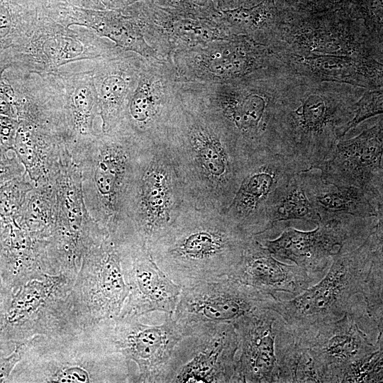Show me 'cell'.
Returning a JSON list of instances; mask_svg holds the SVG:
<instances>
[{
	"instance_id": "obj_1",
	"label": "cell",
	"mask_w": 383,
	"mask_h": 383,
	"mask_svg": "<svg viewBox=\"0 0 383 383\" xmlns=\"http://www.w3.org/2000/svg\"><path fill=\"white\" fill-rule=\"evenodd\" d=\"M179 92L182 104L164 143L189 203L223 212L238 189L250 155L201 104Z\"/></svg>"
},
{
	"instance_id": "obj_4",
	"label": "cell",
	"mask_w": 383,
	"mask_h": 383,
	"mask_svg": "<svg viewBox=\"0 0 383 383\" xmlns=\"http://www.w3.org/2000/svg\"><path fill=\"white\" fill-rule=\"evenodd\" d=\"M250 236L223 212L190 204L147 246L157 265L182 288L228 276Z\"/></svg>"
},
{
	"instance_id": "obj_35",
	"label": "cell",
	"mask_w": 383,
	"mask_h": 383,
	"mask_svg": "<svg viewBox=\"0 0 383 383\" xmlns=\"http://www.w3.org/2000/svg\"><path fill=\"white\" fill-rule=\"evenodd\" d=\"M24 347L25 345H18L13 353L0 362V382L7 379L16 364L19 362L23 353Z\"/></svg>"
},
{
	"instance_id": "obj_28",
	"label": "cell",
	"mask_w": 383,
	"mask_h": 383,
	"mask_svg": "<svg viewBox=\"0 0 383 383\" xmlns=\"http://www.w3.org/2000/svg\"><path fill=\"white\" fill-rule=\"evenodd\" d=\"M152 18L172 55L211 41L228 39L235 35L231 33L221 16L213 19L185 16H153Z\"/></svg>"
},
{
	"instance_id": "obj_24",
	"label": "cell",
	"mask_w": 383,
	"mask_h": 383,
	"mask_svg": "<svg viewBox=\"0 0 383 383\" xmlns=\"http://www.w3.org/2000/svg\"><path fill=\"white\" fill-rule=\"evenodd\" d=\"M227 277L277 300L301 294L320 278L295 264L279 261L255 235L250 236L240 262Z\"/></svg>"
},
{
	"instance_id": "obj_21",
	"label": "cell",
	"mask_w": 383,
	"mask_h": 383,
	"mask_svg": "<svg viewBox=\"0 0 383 383\" xmlns=\"http://www.w3.org/2000/svg\"><path fill=\"white\" fill-rule=\"evenodd\" d=\"M92 61L68 64L40 75L48 81L60 104L67 134V150L72 155L101 132V120L92 75Z\"/></svg>"
},
{
	"instance_id": "obj_31",
	"label": "cell",
	"mask_w": 383,
	"mask_h": 383,
	"mask_svg": "<svg viewBox=\"0 0 383 383\" xmlns=\"http://www.w3.org/2000/svg\"><path fill=\"white\" fill-rule=\"evenodd\" d=\"M21 0H0V56L16 46L31 32L36 17L20 4Z\"/></svg>"
},
{
	"instance_id": "obj_14",
	"label": "cell",
	"mask_w": 383,
	"mask_h": 383,
	"mask_svg": "<svg viewBox=\"0 0 383 383\" xmlns=\"http://www.w3.org/2000/svg\"><path fill=\"white\" fill-rule=\"evenodd\" d=\"M182 104L171 62L146 60L116 129L140 145L164 143Z\"/></svg>"
},
{
	"instance_id": "obj_19",
	"label": "cell",
	"mask_w": 383,
	"mask_h": 383,
	"mask_svg": "<svg viewBox=\"0 0 383 383\" xmlns=\"http://www.w3.org/2000/svg\"><path fill=\"white\" fill-rule=\"evenodd\" d=\"M101 323L105 351L134 362L138 382H160L176 345L185 336L172 315L156 326L143 324L134 316H118Z\"/></svg>"
},
{
	"instance_id": "obj_8",
	"label": "cell",
	"mask_w": 383,
	"mask_h": 383,
	"mask_svg": "<svg viewBox=\"0 0 383 383\" xmlns=\"http://www.w3.org/2000/svg\"><path fill=\"white\" fill-rule=\"evenodd\" d=\"M233 326L238 340L235 382L293 383L299 345L278 312L261 309Z\"/></svg>"
},
{
	"instance_id": "obj_3",
	"label": "cell",
	"mask_w": 383,
	"mask_h": 383,
	"mask_svg": "<svg viewBox=\"0 0 383 383\" xmlns=\"http://www.w3.org/2000/svg\"><path fill=\"white\" fill-rule=\"evenodd\" d=\"M366 89L295 74L277 116L279 153L304 170L316 169L347 133L356 104Z\"/></svg>"
},
{
	"instance_id": "obj_10",
	"label": "cell",
	"mask_w": 383,
	"mask_h": 383,
	"mask_svg": "<svg viewBox=\"0 0 383 383\" xmlns=\"http://www.w3.org/2000/svg\"><path fill=\"white\" fill-rule=\"evenodd\" d=\"M121 50L91 29H71L51 17L41 16L22 43L0 56V62L6 68L43 75L70 63L96 60Z\"/></svg>"
},
{
	"instance_id": "obj_26",
	"label": "cell",
	"mask_w": 383,
	"mask_h": 383,
	"mask_svg": "<svg viewBox=\"0 0 383 383\" xmlns=\"http://www.w3.org/2000/svg\"><path fill=\"white\" fill-rule=\"evenodd\" d=\"M274 54L281 67L296 75L318 81L349 84L367 89L383 87V63L372 58Z\"/></svg>"
},
{
	"instance_id": "obj_25",
	"label": "cell",
	"mask_w": 383,
	"mask_h": 383,
	"mask_svg": "<svg viewBox=\"0 0 383 383\" xmlns=\"http://www.w3.org/2000/svg\"><path fill=\"white\" fill-rule=\"evenodd\" d=\"M147 59L122 50L92 61V75L96 91L102 132L117 125L126 101L137 86Z\"/></svg>"
},
{
	"instance_id": "obj_16",
	"label": "cell",
	"mask_w": 383,
	"mask_h": 383,
	"mask_svg": "<svg viewBox=\"0 0 383 383\" xmlns=\"http://www.w3.org/2000/svg\"><path fill=\"white\" fill-rule=\"evenodd\" d=\"M238 345L232 324L193 328L176 345L160 382H235Z\"/></svg>"
},
{
	"instance_id": "obj_6",
	"label": "cell",
	"mask_w": 383,
	"mask_h": 383,
	"mask_svg": "<svg viewBox=\"0 0 383 383\" xmlns=\"http://www.w3.org/2000/svg\"><path fill=\"white\" fill-rule=\"evenodd\" d=\"M164 143L140 145L124 206V227L146 245L165 235L189 205Z\"/></svg>"
},
{
	"instance_id": "obj_5",
	"label": "cell",
	"mask_w": 383,
	"mask_h": 383,
	"mask_svg": "<svg viewBox=\"0 0 383 383\" xmlns=\"http://www.w3.org/2000/svg\"><path fill=\"white\" fill-rule=\"evenodd\" d=\"M294 76L270 67L223 82H179V89L213 115L248 154L279 153L277 116Z\"/></svg>"
},
{
	"instance_id": "obj_15",
	"label": "cell",
	"mask_w": 383,
	"mask_h": 383,
	"mask_svg": "<svg viewBox=\"0 0 383 383\" xmlns=\"http://www.w3.org/2000/svg\"><path fill=\"white\" fill-rule=\"evenodd\" d=\"M304 170L293 159L271 150L250 155L226 216L249 235L271 230L270 214L290 180Z\"/></svg>"
},
{
	"instance_id": "obj_7",
	"label": "cell",
	"mask_w": 383,
	"mask_h": 383,
	"mask_svg": "<svg viewBox=\"0 0 383 383\" xmlns=\"http://www.w3.org/2000/svg\"><path fill=\"white\" fill-rule=\"evenodd\" d=\"M141 145L116 129L101 132L72 156L87 210L108 233L124 226V206Z\"/></svg>"
},
{
	"instance_id": "obj_13",
	"label": "cell",
	"mask_w": 383,
	"mask_h": 383,
	"mask_svg": "<svg viewBox=\"0 0 383 383\" xmlns=\"http://www.w3.org/2000/svg\"><path fill=\"white\" fill-rule=\"evenodd\" d=\"M382 331L362 299L337 320L294 332L321 370L324 383H333L346 366L383 345Z\"/></svg>"
},
{
	"instance_id": "obj_32",
	"label": "cell",
	"mask_w": 383,
	"mask_h": 383,
	"mask_svg": "<svg viewBox=\"0 0 383 383\" xmlns=\"http://www.w3.org/2000/svg\"><path fill=\"white\" fill-rule=\"evenodd\" d=\"M383 379V345L341 372L338 382H379Z\"/></svg>"
},
{
	"instance_id": "obj_17",
	"label": "cell",
	"mask_w": 383,
	"mask_h": 383,
	"mask_svg": "<svg viewBox=\"0 0 383 383\" xmlns=\"http://www.w3.org/2000/svg\"><path fill=\"white\" fill-rule=\"evenodd\" d=\"M276 301L226 276L182 287L172 316L186 336L198 326L234 325L259 309H271Z\"/></svg>"
},
{
	"instance_id": "obj_34",
	"label": "cell",
	"mask_w": 383,
	"mask_h": 383,
	"mask_svg": "<svg viewBox=\"0 0 383 383\" xmlns=\"http://www.w3.org/2000/svg\"><path fill=\"white\" fill-rule=\"evenodd\" d=\"M88 372L79 367H69L59 370L51 379L52 382H89Z\"/></svg>"
},
{
	"instance_id": "obj_12",
	"label": "cell",
	"mask_w": 383,
	"mask_h": 383,
	"mask_svg": "<svg viewBox=\"0 0 383 383\" xmlns=\"http://www.w3.org/2000/svg\"><path fill=\"white\" fill-rule=\"evenodd\" d=\"M382 221L383 217L347 215L321 220L311 231L287 227L272 240L255 236L276 258L321 277L333 257L360 246Z\"/></svg>"
},
{
	"instance_id": "obj_2",
	"label": "cell",
	"mask_w": 383,
	"mask_h": 383,
	"mask_svg": "<svg viewBox=\"0 0 383 383\" xmlns=\"http://www.w3.org/2000/svg\"><path fill=\"white\" fill-rule=\"evenodd\" d=\"M383 221L358 248L333 258L316 284L287 299L277 300L278 312L294 331L337 320L361 299L383 329Z\"/></svg>"
},
{
	"instance_id": "obj_29",
	"label": "cell",
	"mask_w": 383,
	"mask_h": 383,
	"mask_svg": "<svg viewBox=\"0 0 383 383\" xmlns=\"http://www.w3.org/2000/svg\"><path fill=\"white\" fill-rule=\"evenodd\" d=\"M221 16L232 34L244 35L270 50L277 42L282 21V15L268 0L250 8L222 10Z\"/></svg>"
},
{
	"instance_id": "obj_27",
	"label": "cell",
	"mask_w": 383,
	"mask_h": 383,
	"mask_svg": "<svg viewBox=\"0 0 383 383\" xmlns=\"http://www.w3.org/2000/svg\"><path fill=\"white\" fill-rule=\"evenodd\" d=\"M300 174L320 221L347 215L383 217V206L376 204L361 189L329 182L323 179L320 170L316 168L301 171Z\"/></svg>"
},
{
	"instance_id": "obj_20",
	"label": "cell",
	"mask_w": 383,
	"mask_h": 383,
	"mask_svg": "<svg viewBox=\"0 0 383 383\" xmlns=\"http://www.w3.org/2000/svg\"><path fill=\"white\" fill-rule=\"evenodd\" d=\"M316 169L323 179L361 189L383 206V118L355 137L338 140Z\"/></svg>"
},
{
	"instance_id": "obj_23",
	"label": "cell",
	"mask_w": 383,
	"mask_h": 383,
	"mask_svg": "<svg viewBox=\"0 0 383 383\" xmlns=\"http://www.w3.org/2000/svg\"><path fill=\"white\" fill-rule=\"evenodd\" d=\"M129 293L118 316L140 318L148 313L172 315L182 291L157 265L147 245L135 240L126 266Z\"/></svg>"
},
{
	"instance_id": "obj_9",
	"label": "cell",
	"mask_w": 383,
	"mask_h": 383,
	"mask_svg": "<svg viewBox=\"0 0 383 383\" xmlns=\"http://www.w3.org/2000/svg\"><path fill=\"white\" fill-rule=\"evenodd\" d=\"M133 240L108 233L84 257L72 289L78 318L94 324L119 316L129 293L126 266Z\"/></svg>"
},
{
	"instance_id": "obj_30",
	"label": "cell",
	"mask_w": 383,
	"mask_h": 383,
	"mask_svg": "<svg viewBox=\"0 0 383 383\" xmlns=\"http://www.w3.org/2000/svg\"><path fill=\"white\" fill-rule=\"evenodd\" d=\"M296 220L314 224L320 221V217L307 194L300 172L290 180L270 214L271 229L279 222Z\"/></svg>"
},
{
	"instance_id": "obj_18",
	"label": "cell",
	"mask_w": 383,
	"mask_h": 383,
	"mask_svg": "<svg viewBox=\"0 0 383 383\" xmlns=\"http://www.w3.org/2000/svg\"><path fill=\"white\" fill-rule=\"evenodd\" d=\"M171 62L178 82L216 83L276 67L277 58L267 46L235 35L176 52Z\"/></svg>"
},
{
	"instance_id": "obj_22",
	"label": "cell",
	"mask_w": 383,
	"mask_h": 383,
	"mask_svg": "<svg viewBox=\"0 0 383 383\" xmlns=\"http://www.w3.org/2000/svg\"><path fill=\"white\" fill-rule=\"evenodd\" d=\"M54 19L67 27L72 25L88 27L117 48L135 52L148 60L170 62L168 48L149 16L63 10Z\"/></svg>"
},
{
	"instance_id": "obj_11",
	"label": "cell",
	"mask_w": 383,
	"mask_h": 383,
	"mask_svg": "<svg viewBox=\"0 0 383 383\" xmlns=\"http://www.w3.org/2000/svg\"><path fill=\"white\" fill-rule=\"evenodd\" d=\"M341 16L282 15L274 53L361 57L383 62V40L362 21Z\"/></svg>"
},
{
	"instance_id": "obj_33",
	"label": "cell",
	"mask_w": 383,
	"mask_h": 383,
	"mask_svg": "<svg viewBox=\"0 0 383 383\" xmlns=\"http://www.w3.org/2000/svg\"><path fill=\"white\" fill-rule=\"evenodd\" d=\"M383 89H366L356 104V109L350 121L347 133L366 119L382 115Z\"/></svg>"
}]
</instances>
